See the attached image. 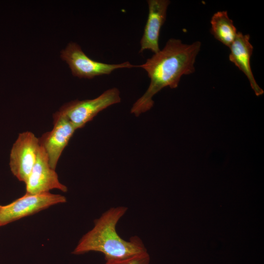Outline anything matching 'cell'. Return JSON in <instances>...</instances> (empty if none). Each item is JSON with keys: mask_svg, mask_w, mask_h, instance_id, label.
Returning a JSON list of instances; mask_svg holds the SVG:
<instances>
[{"mask_svg": "<svg viewBox=\"0 0 264 264\" xmlns=\"http://www.w3.org/2000/svg\"><path fill=\"white\" fill-rule=\"evenodd\" d=\"M201 45L200 41L186 44L171 38L162 49L139 65L147 72L150 83L145 93L133 104L131 113L138 116L147 111L154 105V95L166 87L176 88L183 75L193 73Z\"/></svg>", "mask_w": 264, "mask_h": 264, "instance_id": "1", "label": "cell"}, {"mask_svg": "<svg viewBox=\"0 0 264 264\" xmlns=\"http://www.w3.org/2000/svg\"><path fill=\"white\" fill-rule=\"evenodd\" d=\"M128 208L111 207L94 220L93 228L85 234L74 249L73 254H83L90 251L101 252L106 262L120 260L147 252L141 240L134 236L126 241L116 230L119 220Z\"/></svg>", "mask_w": 264, "mask_h": 264, "instance_id": "2", "label": "cell"}, {"mask_svg": "<svg viewBox=\"0 0 264 264\" xmlns=\"http://www.w3.org/2000/svg\"><path fill=\"white\" fill-rule=\"evenodd\" d=\"M61 58L68 65L72 74L79 78L92 79L95 77L109 75L116 69L139 67L129 61L120 64H110L90 59L76 43L70 42L61 52Z\"/></svg>", "mask_w": 264, "mask_h": 264, "instance_id": "3", "label": "cell"}, {"mask_svg": "<svg viewBox=\"0 0 264 264\" xmlns=\"http://www.w3.org/2000/svg\"><path fill=\"white\" fill-rule=\"evenodd\" d=\"M120 101V91L113 88L92 99L71 101L62 106L59 111L68 119L77 130L83 128L101 111Z\"/></svg>", "mask_w": 264, "mask_h": 264, "instance_id": "4", "label": "cell"}, {"mask_svg": "<svg viewBox=\"0 0 264 264\" xmlns=\"http://www.w3.org/2000/svg\"><path fill=\"white\" fill-rule=\"evenodd\" d=\"M65 197L49 192L40 194L26 193L12 202L1 206L0 226L32 215L52 205L65 203Z\"/></svg>", "mask_w": 264, "mask_h": 264, "instance_id": "5", "label": "cell"}, {"mask_svg": "<svg viewBox=\"0 0 264 264\" xmlns=\"http://www.w3.org/2000/svg\"><path fill=\"white\" fill-rule=\"evenodd\" d=\"M40 147L39 138L29 131L20 133L10 154L9 166L13 175L25 182L36 160Z\"/></svg>", "mask_w": 264, "mask_h": 264, "instance_id": "6", "label": "cell"}, {"mask_svg": "<svg viewBox=\"0 0 264 264\" xmlns=\"http://www.w3.org/2000/svg\"><path fill=\"white\" fill-rule=\"evenodd\" d=\"M53 128L39 138L45 151L49 165L55 170L62 153L76 130L68 119L59 111L53 114Z\"/></svg>", "mask_w": 264, "mask_h": 264, "instance_id": "7", "label": "cell"}, {"mask_svg": "<svg viewBox=\"0 0 264 264\" xmlns=\"http://www.w3.org/2000/svg\"><path fill=\"white\" fill-rule=\"evenodd\" d=\"M26 193L40 194L57 189L66 192L67 188L61 183L55 170L49 165L48 157L40 145L35 164L25 182Z\"/></svg>", "mask_w": 264, "mask_h": 264, "instance_id": "8", "label": "cell"}, {"mask_svg": "<svg viewBox=\"0 0 264 264\" xmlns=\"http://www.w3.org/2000/svg\"><path fill=\"white\" fill-rule=\"evenodd\" d=\"M148 15L140 41L139 52L149 50L154 54L160 50L159 38L162 26L165 22L170 3L169 0H148Z\"/></svg>", "mask_w": 264, "mask_h": 264, "instance_id": "9", "label": "cell"}, {"mask_svg": "<svg viewBox=\"0 0 264 264\" xmlns=\"http://www.w3.org/2000/svg\"><path fill=\"white\" fill-rule=\"evenodd\" d=\"M229 48L230 50L229 61L245 74L255 94L257 96L263 94L264 91L256 82L251 67L250 59L253 47L250 42L249 35L238 32L235 40Z\"/></svg>", "mask_w": 264, "mask_h": 264, "instance_id": "10", "label": "cell"}, {"mask_svg": "<svg viewBox=\"0 0 264 264\" xmlns=\"http://www.w3.org/2000/svg\"><path fill=\"white\" fill-rule=\"evenodd\" d=\"M211 33L214 38L228 47L235 40L237 31L227 11L214 13L211 21Z\"/></svg>", "mask_w": 264, "mask_h": 264, "instance_id": "11", "label": "cell"}, {"mask_svg": "<svg viewBox=\"0 0 264 264\" xmlns=\"http://www.w3.org/2000/svg\"><path fill=\"white\" fill-rule=\"evenodd\" d=\"M150 256L147 251L117 261L106 262L105 264H149Z\"/></svg>", "mask_w": 264, "mask_h": 264, "instance_id": "12", "label": "cell"}, {"mask_svg": "<svg viewBox=\"0 0 264 264\" xmlns=\"http://www.w3.org/2000/svg\"><path fill=\"white\" fill-rule=\"evenodd\" d=\"M0 206H1V205H0Z\"/></svg>", "mask_w": 264, "mask_h": 264, "instance_id": "13", "label": "cell"}]
</instances>
